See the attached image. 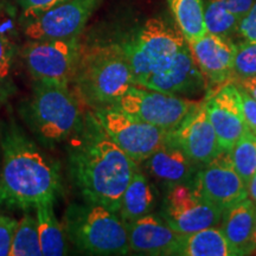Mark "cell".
<instances>
[{
  "label": "cell",
  "mask_w": 256,
  "mask_h": 256,
  "mask_svg": "<svg viewBox=\"0 0 256 256\" xmlns=\"http://www.w3.org/2000/svg\"><path fill=\"white\" fill-rule=\"evenodd\" d=\"M68 152L70 174L83 198L119 212L124 192L139 168L108 136L96 114L83 118Z\"/></svg>",
  "instance_id": "cell-1"
},
{
  "label": "cell",
  "mask_w": 256,
  "mask_h": 256,
  "mask_svg": "<svg viewBox=\"0 0 256 256\" xmlns=\"http://www.w3.org/2000/svg\"><path fill=\"white\" fill-rule=\"evenodd\" d=\"M0 209L30 210L54 200L60 188L58 165L46 158L16 126L2 138Z\"/></svg>",
  "instance_id": "cell-2"
},
{
  "label": "cell",
  "mask_w": 256,
  "mask_h": 256,
  "mask_svg": "<svg viewBox=\"0 0 256 256\" xmlns=\"http://www.w3.org/2000/svg\"><path fill=\"white\" fill-rule=\"evenodd\" d=\"M74 83L78 98L92 108L114 107L134 84V76L120 44L82 50Z\"/></svg>",
  "instance_id": "cell-3"
},
{
  "label": "cell",
  "mask_w": 256,
  "mask_h": 256,
  "mask_svg": "<svg viewBox=\"0 0 256 256\" xmlns=\"http://www.w3.org/2000/svg\"><path fill=\"white\" fill-rule=\"evenodd\" d=\"M64 228L81 252L92 255H126L130 252L126 223L118 212L100 204H72Z\"/></svg>",
  "instance_id": "cell-4"
},
{
  "label": "cell",
  "mask_w": 256,
  "mask_h": 256,
  "mask_svg": "<svg viewBox=\"0 0 256 256\" xmlns=\"http://www.w3.org/2000/svg\"><path fill=\"white\" fill-rule=\"evenodd\" d=\"M132 68L134 84L165 68L188 42L178 26L162 18H151L120 43Z\"/></svg>",
  "instance_id": "cell-5"
},
{
  "label": "cell",
  "mask_w": 256,
  "mask_h": 256,
  "mask_svg": "<svg viewBox=\"0 0 256 256\" xmlns=\"http://www.w3.org/2000/svg\"><path fill=\"white\" fill-rule=\"evenodd\" d=\"M78 100L69 87L37 82L28 104V120L44 144L62 142L82 121Z\"/></svg>",
  "instance_id": "cell-6"
},
{
  "label": "cell",
  "mask_w": 256,
  "mask_h": 256,
  "mask_svg": "<svg viewBox=\"0 0 256 256\" xmlns=\"http://www.w3.org/2000/svg\"><path fill=\"white\" fill-rule=\"evenodd\" d=\"M82 46L80 36L32 40L23 50L28 72L37 82L69 87L74 82Z\"/></svg>",
  "instance_id": "cell-7"
},
{
  "label": "cell",
  "mask_w": 256,
  "mask_h": 256,
  "mask_svg": "<svg viewBox=\"0 0 256 256\" xmlns=\"http://www.w3.org/2000/svg\"><path fill=\"white\" fill-rule=\"evenodd\" d=\"M200 104V101L133 84L110 108H116L130 116L162 130H174Z\"/></svg>",
  "instance_id": "cell-8"
},
{
  "label": "cell",
  "mask_w": 256,
  "mask_h": 256,
  "mask_svg": "<svg viewBox=\"0 0 256 256\" xmlns=\"http://www.w3.org/2000/svg\"><path fill=\"white\" fill-rule=\"evenodd\" d=\"M96 116L113 142L136 162H144L164 144L168 130L130 116L116 108L96 112Z\"/></svg>",
  "instance_id": "cell-9"
},
{
  "label": "cell",
  "mask_w": 256,
  "mask_h": 256,
  "mask_svg": "<svg viewBox=\"0 0 256 256\" xmlns=\"http://www.w3.org/2000/svg\"><path fill=\"white\" fill-rule=\"evenodd\" d=\"M223 211L211 204L192 184L168 188L162 217L179 234H191L218 226Z\"/></svg>",
  "instance_id": "cell-10"
},
{
  "label": "cell",
  "mask_w": 256,
  "mask_h": 256,
  "mask_svg": "<svg viewBox=\"0 0 256 256\" xmlns=\"http://www.w3.org/2000/svg\"><path fill=\"white\" fill-rule=\"evenodd\" d=\"M102 0H68L28 20L24 34L31 40H66L81 34Z\"/></svg>",
  "instance_id": "cell-11"
},
{
  "label": "cell",
  "mask_w": 256,
  "mask_h": 256,
  "mask_svg": "<svg viewBox=\"0 0 256 256\" xmlns=\"http://www.w3.org/2000/svg\"><path fill=\"white\" fill-rule=\"evenodd\" d=\"M194 188L222 211L248 197L247 185L234 168L230 154L222 152L198 170Z\"/></svg>",
  "instance_id": "cell-12"
},
{
  "label": "cell",
  "mask_w": 256,
  "mask_h": 256,
  "mask_svg": "<svg viewBox=\"0 0 256 256\" xmlns=\"http://www.w3.org/2000/svg\"><path fill=\"white\" fill-rule=\"evenodd\" d=\"M206 104L220 150L229 153L249 130L243 112L241 92L234 83H226L206 98Z\"/></svg>",
  "instance_id": "cell-13"
},
{
  "label": "cell",
  "mask_w": 256,
  "mask_h": 256,
  "mask_svg": "<svg viewBox=\"0 0 256 256\" xmlns=\"http://www.w3.org/2000/svg\"><path fill=\"white\" fill-rule=\"evenodd\" d=\"M188 46L206 78V98L234 80L236 44L229 37L206 32L198 40L188 43Z\"/></svg>",
  "instance_id": "cell-14"
},
{
  "label": "cell",
  "mask_w": 256,
  "mask_h": 256,
  "mask_svg": "<svg viewBox=\"0 0 256 256\" xmlns=\"http://www.w3.org/2000/svg\"><path fill=\"white\" fill-rule=\"evenodd\" d=\"M139 86L176 96H194L206 89V78L188 43L165 68L147 76Z\"/></svg>",
  "instance_id": "cell-15"
},
{
  "label": "cell",
  "mask_w": 256,
  "mask_h": 256,
  "mask_svg": "<svg viewBox=\"0 0 256 256\" xmlns=\"http://www.w3.org/2000/svg\"><path fill=\"white\" fill-rule=\"evenodd\" d=\"M171 133L188 156L200 166L209 164L222 153L208 115L206 101L192 110Z\"/></svg>",
  "instance_id": "cell-16"
},
{
  "label": "cell",
  "mask_w": 256,
  "mask_h": 256,
  "mask_svg": "<svg viewBox=\"0 0 256 256\" xmlns=\"http://www.w3.org/2000/svg\"><path fill=\"white\" fill-rule=\"evenodd\" d=\"M144 162L150 174L168 188L176 185L192 184L200 170L197 162L178 145L171 130H168L164 144Z\"/></svg>",
  "instance_id": "cell-17"
},
{
  "label": "cell",
  "mask_w": 256,
  "mask_h": 256,
  "mask_svg": "<svg viewBox=\"0 0 256 256\" xmlns=\"http://www.w3.org/2000/svg\"><path fill=\"white\" fill-rule=\"evenodd\" d=\"M130 250L142 255H176L179 234L171 228L164 218L152 214L126 223Z\"/></svg>",
  "instance_id": "cell-18"
},
{
  "label": "cell",
  "mask_w": 256,
  "mask_h": 256,
  "mask_svg": "<svg viewBox=\"0 0 256 256\" xmlns=\"http://www.w3.org/2000/svg\"><path fill=\"white\" fill-rule=\"evenodd\" d=\"M220 228L226 238L242 252L249 255V248L256 226V204L247 197L226 209Z\"/></svg>",
  "instance_id": "cell-19"
},
{
  "label": "cell",
  "mask_w": 256,
  "mask_h": 256,
  "mask_svg": "<svg viewBox=\"0 0 256 256\" xmlns=\"http://www.w3.org/2000/svg\"><path fill=\"white\" fill-rule=\"evenodd\" d=\"M176 255L182 256H240L243 255L218 226L191 234H182Z\"/></svg>",
  "instance_id": "cell-20"
},
{
  "label": "cell",
  "mask_w": 256,
  "mask_h": 256,
  "mask_svg": "<svg viewBox=\"0 0 256 256\" xmlns=\"http://www.w3.org/2000/svg\"><path fill=\"white\" fill-rule=\"evenodd\" d=\"M156 206V192L140 170L134 174L124 190L119 215L124 223H130L152 212Z\"/></svg>",
  "instance_id": "cell-21"
},
{
  "label": "cell",
  "mask_w": 256,
  "mask_h": 256,
  "mask_svg": "<svg viewBox=\"0 0 256 256\" xmlns=\"http://www.w3.org/2000/svg\"><path fill=\"white\" fill-rule=\"evenodd\" d=\"M36 209V220L42 255L60 256L66 254V238L63 235V228L55 216L54 200L42 202L34 208Z\"/></svg>",
  "instance_id": "cell-22"
},
{
  "label": "cell",
  "mask_w": 256,
  "mask_h": 256,
  "mask_svg": "<svg viewBox=\"0 0 256 256\" xmlns=\"http://www.w3.org/2000/svg\"><path fill=\"white\" fill-rule=\"evenodd\" d=\"M176 23L188 43L206 34L203 0H168Z\"/></svg>",
  "instance_id": "cell-23"
},
{
  "label": "cell",
  "mask_w": 256,
  "mask_h": 256,
  "mask_svg": "<svg viewBox=\"0 0 256 256\" xmlns=\"http://www.w3.org/2000/svg\"><path fill=\"white\" fill-rule=\"evenodd\" d=\"M10 256H42L37 220L31 214H25L18 222Z\"/></svg>",
  "instance_id": "cell-24"
},
{
  "label": "cell",
  "mask_w": 256,
  "mask_h": 256,
  "mask_svg": "<svg viewBox=\"0 0 256 256\" xmlns=\"http://www.w3.org/2000/svg\"><path fill=\"white\" fill-rule=\"evenodd\" d=\"M240 19L217 0H206L204 4V22L206 32L217 36L230 37L238 32Z\"/></svg>",
  "instance_id": "cell-25"
},
{
  "label": "cell",
  "mask_w": 256,
  "mask_h": 256,
  "mask_svg": "<svg viewBox=\"0 0 256 256\" xmlns=\"http://www.w3.org/2000/svg\"><path fill=\"white\" fill-rule=\"evenodd\" d=\"M232 165L246 185L256 172V136L247 130L229 152Z\"/></svg>",
  "instance_id": "cell-26"
},
{
  "label": "cell",
  "mask_w": 256,
  "mask_h": 256,
  "mask_svg": "<svg viewBox=\"0 0 256 256\" xmlns=\"http://www.w3.org/2000/svg\"><path fill=\"white\" fill-rule=\"evenodd\" d=\"M256 75V43L244 40L236 46L234 80Z\"/></svg>",
  "instance_id": "cell-27"
},
{
  "label": "cell",
  "mask_w": 256,
  "mask_h": 256,
  "mask_svg": "<svg viewBox=\"0 0 256 256\" xmlns=\"http://www.w3.org/2000/svg\"><path fill=\"white\" fill-rule=\"evenodd\" d=\"M66 2L68 0H18L22 11H23V17L28 22L40 17L44 12Z\"/></svg>",
  "instance_id": "cell-28"
},
{
  "label": "cell",
  "mask_w": 256,
  "mask_h": 256,
  "mask_svg": "<svg viewBox=\"0 0 256 256\" xmlns=\"http://www.w3.org/2000/svg\"><path fill=\"white\" fill-rule=\"evenodd\" d=\"M18 220L0 215V256H10Z\"/></svg>",
  "instance_id": "cell-29"
},
{
  "label": "cell",
  "mask_w": 256,
  "mask_h": 256,
  "mask_svg": "<svg viewBox=\"0 0 256 256\" xmlns=\"http://www.w3.org/2000/svg\"><path fill=\"white\" fill-rule=\"evenodd\" d=\"M238 34L244 40L256 43V2L240 20Z\"/></svg>",
  "instance_id": "cell-30"
},
{
  "label": "cell",
  "mask_w": 256,
  "mask_h": 256,
  "mask_svg": "<svg viewBox=\"0 0 256 256\" xmlns=\"http://www.w3.org/2000/svg\"><path fill=\"white\" fill-rule=\"evenodd\" d=\"M14 46L8 37L0 34V78H6L11 72Z\"/></svg>",
  "instance_id": "cell-31"
},
{
  "label": "cell",
  "mask_w": 256,
  "mask_h": 256,
  "mask_svg": "<svg viewBox=\"0 0 256 256\" xmlns=\"http://www.w3.org/2000/svg\"><path fill=\"white\" fill-rule=\"evenodd\" d=\"M242 95L243 101V112H244V118L247 126L252 133L256 136V100L250 98L247 92H244L240 89Z\"/></svg>",
  "instance_id": "cell-32"
},
{
  "label": "cell",
  "mask_w": 256,
  "mask_h": 256,
  "mask_svg": "<svg viewBox=\"0 0 256 256\" xmlns=\"http://www.w3.org/2000/svg\"><path fill=\"white\" fill-rule=\"evenodd\" d=\"M217 2L223 4L232 14L241 19L250 10L256 0H217Z\"/></svg>",
  "instance_id": "cell-33"
},
{
  "label": "cell",
  "mask_w": 256,
  "mask_h": 256,
  "mask_svg": "<svg viewBox=\"0 0 256 256\" xmlns=\"http://www.w3.org/2000/svg\"><path fill=\"white\" fill-rule=\"evenodd\" d=\"M234 81H236V83H234L236 87L247 92L250 98L256 100V75L249 76V78H235Z\"/></svg>",
  "instance_id": "cell-34"
},
{
  "label": "cell",
  "mask_w": 256,
  "mask_h": 256,
  "mask_svg": "<svg viewBox=\"0 0 256 256\" xmlns=\"http://www.w3.org/2000/svg\"><path fill=\"white\" fill-rule=\"evenodd\" d=\"M247 194L249 200L256 204V172L247 183Z\"/></svg>",
  "instance_id": "cell-35"
},
{
  "label": "cell",
  "mask_w": 256,
  "mask_h": 256,
  "mask_svg": "<svg viewBox=\"0 0 256 256\" xmlns=\"http://www.w3.org/2000/svg\"><path fill=\"white\" fill-rule=\"evenodd\" d=\"M256 252V226H255V230H254V234H252V242H250V248H249V252L252 254V252Z\"/></svg>",
  "instance_id": "cell-36"
}]
</instances>
